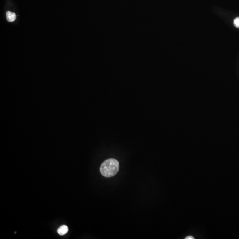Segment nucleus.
Wrapping results in <instances>:
<instances>
[{
    "label": "nucleus",
    "mask_w": 239,
    "mask_h": 239,
    "mask_svg": "<svg viewBox=\"0 0 239 239\" xmlns=\"http://www.w3.org/2000/svg\"><path fill=\"white\" fill-rule=\"evenodd\" d=\"M119 164L117 159L109 158L101 164L100 172L102 175L106 178L115 176L119 170Z\"/></svg>",
    "instance_id": "obj_1"
},
{
    "label": "nucleus",
    "mask_w": 239,
    "mask_h": 239,
    "mask_svg": "<svg viewBox=\"0 0 239 239\" xmlns=\"http://www.w3.org/2000/svg\"><path fill=\"white\" fill-rule=\"evenodd\" d=\"M6 18L7 21L8 22H14L16 19V15L14 13L11 12H7Z\"/></svg>",
    "instance_id": "obj_2"
},
{
    "label": "nucleus",
    "mask_w": 239,
    "mask_h": 239,
    "mask_svg": "<svg viewBox=\"0 0 239 239\" xmlns=\"http://www.w3.org/2000/svg\"><path fill=\"white\" fill-rule=\"evenodd\" d=\"M68 232V228L66 225H63L58 229L57 232L60 235H64Z\"/></svg>",
    "instance_id": "obj_3"
},
{
    "label": "nucleus",
    "mask_w": 239,
    "mask_h": 239,
    "mask_svg": "<svg viewBox=\"0 0 239 239\" xmlns=\"http://www.w3.org/2000/svg\"><path fill=\"white\" fill-rule=\"evenodd\" d=\"M234 24L236 28H239V17L235 19L234 20Z\"/></svg>",
    "instance_id": "obj_4"
},
{
    "label": "nucleus",
    "mask_w": 239,
    "mask_h": 239,
    "mask_svg": "<svg viewBox=\"0 0 239 239\" xmlns=\"http://www.w3.org/2000/svg\"><path fill=\"white\" fill-rule=\"evenodd\" d=\"M186 239H194V238H193V237H192V236H188V237H187V238H186Z\"/></svg>",
    "instance_id": "obj_5"
}]
</instances>
